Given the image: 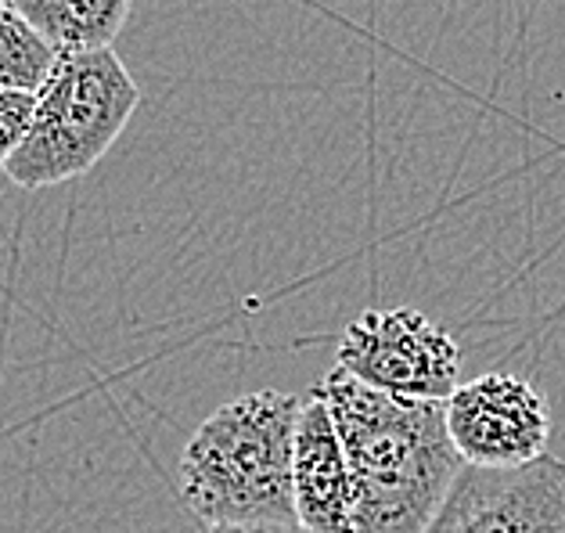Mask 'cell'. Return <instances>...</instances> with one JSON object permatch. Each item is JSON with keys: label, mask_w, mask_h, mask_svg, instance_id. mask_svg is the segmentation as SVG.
I'll list each match as a JSON object with an SVG mask.
<instances>
[{"label": "cell", "mask_w": 565, "mask_h": 533, "mask_svg": "<svg viewBox=\"0 0 565 533\" xmlns=\"http://www.w3.org/2000/svg\"><path fill=\"white\" fill-rule=\"evenodd\" d=\"M58 47L44 40L15 8H0V90H40Z\"/></svg>", "instance_id": "9c48e42d"}, {"label": "cell", "mask_w": 565, "mask_h": 533, "mask_svg": "<svg viewBox=\"0 0 565 533\" xmlns=\"http://www.w3.org/2000/svg\"><path fill=\"white\" fill-rule=\"evenodd\" d=\"M313 390L350 465L353 533H425L465 465L447 436L444 401L371 390L342 367Z\"/></svg>", "instance_id": "6da1fadb"}, {"label": "cell", "mask_w": 565, "mask_h": 533, "mask_svg": "<svg viewBox=\"0 0 565 533\" xmlns=\"http://www.w3.org/2000/svg\"><path fill=\"white\" fill-rule=\"evenodd\" d=\"M137 105L141 90L113 47L58 51L36 90L30 130L0 173L22 191L76 181L108 156Z\"/></svg>", "instance_id": "3957f363"}, {"label": "cell", "mask_w": 565, "mask_h": 533, "mask_svg": "<svg viewBox=\"0 0 565 533\" xmlns=\"http://www.w3.org/2000/svg\"><path fill=\"white\" fill-rule=\"evenodd\" d=\"M335 367L393 396L447 401L461 382V350L444 324L418 310H364L342 332Z\"/></svg>", "instance_id": "277c9868"}, {"label": "cell", "mask_w": 565, "mask_h": 533, "mask_svg": "<svg viewBox=\"0 0 565 533\" xmlns=\"http://www.w3.org/2000/svg\"><path fill=\"white\" fill-rule=\"evenodd\" d=\"M447 436L465 465L508 469L547 455L551 415L544 396L526 379L490 372L458 382L444 401Z\"/></svg>", "instance_id": "8992f818"}, {"label": "cell", "mask_w": 565, "mask_h": 533, "mask_svg": "<svg viewBox=\"0 0 565 533\" xmlns=\"http://www.w3.org/2000/svg\"><path fill=\"white\" fill-rule=\"evenodd\" d=\"M299 396L256 390L202 422L181 455L188 512L213 523H296L292 436Z\"/></svg>", "instance_id": "7a4b0ae2"}, {"label": "cell", "mask_w": 565, "mask_h": 533, "mask_svg": "<svg viewBox=\"0 0 565 533\" xmlns=\"http://www.w3.org/2000/svg\"><path fill=\"white\" fill-rule=\"evenodd\" d=\"M33 105V90H0V167L11 159V152L22 145L25 130H30Z\"/></svg>", "instance_id": "30bf717a"}, {"label": "cell", "mask_w": 565, "mask_h": 533, "mask_svg": "<svg viewBox=\"0 0 565 533\" xmlns=\"http://www.w3.org/2000/svg\"><path fill=\"white\" fill-rule=\"evenodd\" d=\"M425 533H565V461L461 465Z\"/></svg>", "instance_id": "5b68a950"}, {"label": "cell", "mask_w": 565, "mask_h": 533, "mask_svg": "<svg viewBox=\"0 0 565 533\" xmlns=\"http://www.w3.org/2000/svg\"><path fill=\"white\" fill-rule=\"evenodd\" d=\"M11 4H15V0H0V8H11Z\"/></svg>", "instance_id": "7c38bea8"}, {"label": "cell", "mask_w": 565, "mask_h": 533, "mask_svg": "<svg viewBox=\"0 0 565 533\" xmlns=\"http://www.w3.org/2000/svg\"><path fill=\"white\" fill-rule=\"evenodd\" d=\"M11 8L58 51H87L113 47L134 0H15Z\"/></svg>", "instance_id": "ba28073f"}, {"label": "cell", "mask_w": 565, "mask_h": 533, "mask_svg": "<svg viewBox=\"0 0 565 533\" xmlns=\"http://www.w3.org/2000/svg\"><path fill=\"white\" fill-rule=\"evenodd\" d=\"M199 533H302L299 523H213Z\"/></svg>", "instance_id": "8fae6325"}, {"label": "cell", "mask_w": 565, "mask_h": 533, "mask_svg": "<svg viewBox=\"0 0 565 533\" xmlns=\"http://www.w3.org/2000/svg\"><path fill=\"white\" fill-rule=\"evenodd\" d=\"M292 515L302 533H353V483L321 393L299 401L292 436Z\"/></svg>", "instance_id": "52a82bcc"}]
</instances>
